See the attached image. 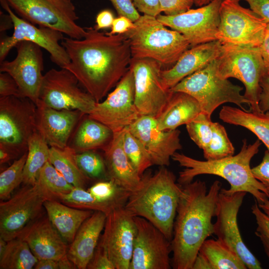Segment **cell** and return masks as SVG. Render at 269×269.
<instances>
[{
	"mask_svg": "<svg viewBox=\"0 0 269 269\" xmlns=\"http://www.w3.org/2000/svg\"><path fill=\"white\" fill-rule=\"evenodd\" d=\"M88 115L114 133L129 127L140 116L134 104V76L130 67L115 89Z\"/></svg>",
	"mask_w": 269,
	"mask_h": 269,
	"instance_id": "16",
	"label": "cell"
},
{
	"mask_svg": "<svg viewBox=\"0 0 269 269\" xmlns=\"http://www.w3.org/2000/svg\"><path fill=\"white\" fill-rule=\"evenodd\" d=\"M255 234L258 236L261 241L265 249V252L269 259V239L262 234H260L257 232H255Z\"/></svg>",
	"mask_w": 269,
	"mask_h": 269,
	"instance_id": "58",
	"label": "cell"
},
{
	"mask_svg": "<svg viewBox=\"0 0 269 269\" xmlns=\"http://www.w3.org/2000/svg\"><path fill=\"white\" fill-rule=\"evenodd\" d=\"M217 58L203 68L187 76L170 90L183 92L194 98L202 112L209 116L220 105L226 103L235 104L243 110L250 102L241 94L242 87L235 85L217 74Z\"/></svg>",
	"mask_w": 269,
	"mask_h": 269,
	"instance_id": "6",
	"label": "cell"
},
{
	"mask_svg": "<svg viewBox=\"0 0 269 269\" xmlns=\"http://www.w3.org/2000/svg\"><path fill=\"white\" fill-rule=\"evenodd\" d=\"M224 122L244 127L253 133L269 151V112H256L224 106L219 113Z\"/></svg>",
	"mask_w": 269,
	"mask_h": 269,
	"instance_id": "30",
	"label": "cell"
},
{
	"mask_svg": "<svg viewBox=\"0 0 269 269\" xmlns=\"http://www.w3.org/2000/svg\"><path fill=\"white\" fill-rule=\"evenodd\" d=\"M136 234L129 269H169L171 242L151 222L134 216Z\"/></svg>",
	"mask_w": 269,
	"mask_h": 269,
	"instance_id": "19",
	"label": "cell"
},
{
	"mask_svg": "<svg viewBox=\"0 0 269 269\" xmlns=\"http://www.w3.org/2000/svg\"><path fill=\"white\" fill-rule=\"evenodd\" d=\"M265 67L259 47L225 44L217 58V74L223 79L234 78L241 81L250 111L260 112V82Z\"/></svg>",
	"mask_w": 269,
	"mask_h": 269,
	"instance_id": "7",
	"label": "cell"
},
{
	"mask_svg": "<svg viewBox=\"0 0 269 269\" xmlns=\"http://www.w3.org/2000/svg\"><path fill=\"white\" fill-rule=\"evenodd\" d=\"M35 269H77L74 264L66 256L59 260H38Z\"/></svg>",
	"mask_w": 269,
	"mask_h": 269,
	"instance_id": "50",
	"label": "cell"
},
{
	"mask_svg": "<svg viewBox=\"0 0 269 269\" xmlns=\"http://www.w3.org/2000/svg\"><path fill=\"white\" fill-rule=\"evenodd\" d=\"M211 116L201 112L194 120L186 125L190 138L203 150L209 143L212 135Z\"/></svg>",
	"mask_w": 269,
	"mask_h": 269,
	"instance_id": "41",
	"label": "cell"
},
{
	"mask_svg": "<svg viewBox=\"0 0 269 269\" xmlns=\"http://www.w3.org/2000/svg\"><path fill=\"white\" fill-rule=\"evenodd\" d=\"M235 148L224 127L217 122L212 125V135L209 143L203 150L206 160H214L234 155Z\"/></svg>",
	"mask_w": 269,
	"mask_h": 269,
	"instance_id": "39",
	"label": "cell"
},
{
	"mask_svg": "<svg viewBox=\"0 0 269 269\" xmlns=\"http://www.w3.org/2000/svg\"><path fill=\"white\" fill-rule=\"evenodd\" d=\"M80 39L64 37L61 42L69 63L65 67L97 103L106 96L129 70L132 59L125 33L110 35L86 27Z\"/></svg>",
	"mask_w": 269,
	"mask_h": 269,
	"instance_id": "1",
	"label": "cell"
},
{
	"mask_svg": "<svg viewBox=\"0 0 269 269\" xmlns=\"http://www.w3.org/2000/svg\"><path fill=\"white\" fill-rule=\"evenodd\" d=\"M19 17L39 26L59 31L68 37L80 39L86 33L79 25L72 0H5Z\"/></svg>",
	"mask_w": 269,
	"mask_h": 269,
	"instance_id": "8",
	"label": "cell"
},
{
	"mask_svg": "<svg viewBox=\"0 0 269 269\" xmlns=\"http://www.w3.org/2000/svg\"><path fill=\"white\" fill-rule=\"evenodd\" d=\"M0 96L22 97L15 81L9 74L5 72H0Z\"/></svg>",
	"mask_w": 269,
	"mask_h": 269,
	"instance_id": "47",
	"label": "cell"
},
{
	"mask_svg": "<svg viewBox=\"0 0 269 269\" xmlns=\"http://www.w3.org/2000/svg\"><path fill=\"white\" fill-rule=\"evenodd\" d=\"M76 153L69 145L63 148L50 147L49 161L74 187L84 188L89 178L79 168Z\"/></svg>",
	"mask_w": 269,
	"mask_h": 269,
	"instance_id": "31",
	"label": "cell"
},
{
	"mask_svg": "<svg viewBox=\"0 0 269 269\" xmlns=\"http://www.w3.org/2000/svg\"><path fill=\"white\" fill-rule=\"evenodd\" d=\"M192 269H211L207 260L198 253L194 262Z\"/></svg>",
	"mask_w": 269,
	"mask_h": 269,
	"instance_id": "57",
	"label": "cell"
},
{
	"mask_svg": "<svg viewBox=\"0 0 269 269\" xmlns=\"http://www.w3.org/2000/svg\"><path fill=\"white\" fill-rule=\"evenodd\" d=\"M258 205L260 208L269 217V200L267 199L264 202L258 204Z\"/></svg>",
	"mask_w": 269,
	"mask_h": 269,
	"instance_id": "59",
	"label": "cell"
},
{
	"mask_svg": "<svg viewBox=\"0 0 269 269\" xmlns=\"http://www.w3.org/2000/svg\"><path fill=\"white\" fill-rule=\"evenodd\" d=\"M208 261L211 269H246L236 253L218 239H206L199 253Z\"/></svg>",
	"mask_w": 269,
	"mask_h": 269,
	"instance_id": "32",
	"label": "cell"
},
{
	"mask_svg": "<svg viewBox=\"0 0 269 269\" xmlns=\"http://www.w3.org/2000/svg\"><path fill=\"white\" fill-rule=\"evenodd\" d=\"M251 210L257 224L256 232L269 239V217L260 208L256 200L252 206Z\"/></svg>",
	"mask_w": 269,
	"mask_h": 269,
	"instance_id": "51",
	"label": "cell"
},
{
	"mask_svg": "<svg viewBox=\"0 0 269 269\" xmlns=\"http://www.w3.org/2000/svg\"><path fill=\"white\" fill-rule=\"evenodd\" d=\"M27 151L15 160L0 174V198L4 200L10 198L13 191L23 182V173Z\"/></svg>",
	"mask_w": 269,
	"mask_h": 269,
	"instance_id": "40",
	"label": "cell"
},
{
	"mask_svg": "<svg viewBox=\"0 0 269 269\" xmlns=\"http://www.w3.org/2000/svg\"><path fill=\"white\" fill-rule=\"evenodd\" d=\"M54 199L39 184L26 185L13 196L0 203V237L16 238L29 223L41 215L43 204Z\"/></svg>",
	"mask_w": 269,
	"mask_h": 269,
	"instance_id": "12",
	"label": "cell"
},
{
	"mask_svg": "<svg viewBox=\"0 0 269 269\" xmlns=\"http://www.w3.org/2000/svg\"><path fill=\"white\" fill-rule=\"evenodd\" d=\"M241 0H223L220 8L217 40L230 44L260 47L267 22L252 9L240 3Z\"/></svg>",
	"mask_w": 269,
	"mask_h": 269,
	"instance_id": "11",
	"label": "cell"
},
{
	"mask_svg": "<svg viewBox=\"0 0 269 269\" xmlns=\"http://www.w3.org/2000/svg\"><path fill=\"white\" fill-rule=\"evenodd\" d=\"M125 34L132 58H150L167 69L172 67L190 44L180 32L169 29L156 17L143 14Z\"/></svg>",
	"mask_w": 269,
	"mask_h": 269,
	"instance_id": "5",
	"label": "cell"
},
{
	"mask_svg": "<svg viewBox=\"0 0 269 269\" xmlns=\"http://www.w3.org/2000/svg\"><path fill=\"white\" fill-rule=\"evenodd\" d=\"M119 16H125L133 22L140 16L135 7L132 0H109Z\"/></svg>",
	"mask_w": 269,
	"mask_h": 269,
	"instance_id": "46",
	"label": "cell"
},
{
	"mask_svg": "<svg viewBox=\"0 0 269 269\" xmlns=\"http://www.w3.org/2000/svg\"><path fill=\"white\" fill-rule=\"evenodd\" d=\"M106 218L104 212L94 211L78 229L67 251L68 259L77 269H87L98 245Z\"/></svg>",
	"mask_w": 269,
	"mask_h": 269,
	"instance_id": "25",
	"label": "cell"
},
{
	"mask_svg": "<svg viewBox=\"0 0 269 269\" xmlns=\"http://www.w3.org/2000/svg\"><path fill=\"white\" fill-rule=\"evenodd\" d=\"M80 123L70 146L76 153L98 148L104 150L112 140L114 132L88 115Z\"/></svg>",
	"mask_w": 269,
	"mask_h": 269,
	"instance_id": "29",
	"label": "cell"
},
{
	"mask_svg": "<svg viewBox=\"0 0 269 269\" xmlns=\"http://www.w3.org/2000/svg\"><path fill=\"white\" fill-rule=\"evenodd\" d=\"M221 186L216 180L207 190L200 180L182 185L171 241L174 269H192L201 246L214 234L212 219Z\"/></svg>",
	"mask_w": 269,
	"mask_h": 269,
	"instance_id": "2",
	"label": "cell"
},
{
	"mask_svg": "<svg viewBox=\"0 0 269 269\" xmlns=\"http://www.w3.org/2000/svg\"><path fill=\"white\" fill-rule=\"evenodd\" d=\"M50 146L42 137L35 132L29 139L26 160L23 173V183L35 184L41 168L49 161Z\"/></svg>",
	"mask_w": 269,
	"mask_h": 269,
	"instance_id": "33",
	"label": "cell"
},
{
	"mask_svg": "<svg viewBox=\"0 0 269 269\" xmlns=\"http://www.w3.org/2000/svg\"><path fill=\"white\" fill-rule=\"evenodd\" d=\"M80 85L77 77L68 69H51L43 76L36 105L56 110H79L89 115L97 102Z\"/></svg>",
	"mask_w": 269,
	"mask_h": 269,
	"instance_id": "10",
	"label": "cell"
},
{
	"mask_svg": "<svg viewBox=\"0 0 269 269\" xmlns=\"http://www.w3.org/2000/svg\"><path fill=\"white\" fill-rule=\"evenodd\" d=\"M129 130L140 141L153 165L168 166L172 155L182 147L180 132L177 129L160 130L155 117L140 116L129 127Z\"/></svg>",
	"mask_w": 269,
	"mask_h": 269,
	"instance_id": "21",
	"label": "cell"
},
{
	"mask_svg": "<svg viewBox=\"0 0 269 269\" xmlns=\"http://www.w3.org/2000/svg\"><path fill=\"white\" fill-rule=\"evenodd\" d=\"M261 142L259 139L253 144L243 140L240 151L236 155L218 159L200 160L183 153L176 152L171 158L184 168L179 173L178 183L184 185L193 181L197 176L210 174L220 176L230 184L228 189L221 190L228 194L238 192L249 193L258 204L269 199L264 186L254 176L250 163L259 151Z\"/></svg>",
	"mask_w": 269,
	"mask_h": 269,
	"instance_id": "3",
	"label": "cell"
},
{
	"mask_svg": "<svg viewBox=\"0 0 269 269\" xmlns=\"http://www.w3.org/2000/svg\"><path fill=\"white\" fill-rule=\"evenodd\" d=\"M212 0H194V3L195 5L201 7L209 3Z\"/></svg>",
	"mask_w": 269,
	"mask_h": 269,
	"instance_id": "60",
	"label": "cell"
},
{
	"mask_svg": "<svg viewBox=\"0 0 269 269\" xmlns=\"http://www.w3.org/2000/svg\"><path fill=\"white\" fill-rule=\"evenodd\" d=\"M38 261L27 243L16 238L7 241L5 249L0 256V269H31Z\"/></svg>",
	"mask_w": 269,
	"mask_h": 269,
	"instance_id": "34",
	"label": "cell"
},
{
	"mask_svg": "<svg viewBox=\"0 0 269 269\" xmlns=\"http://www.w3.org/2000/svg\"><path fill=\"white\" fill-rule=\"evenodd\" d=\"M87 269H116L108 253L99 243L94 256L89 262Z\"/></svg>",
	"mask_w": 269,
	"mask_h": 269,
	"instance_id": "44",
	"label": "cell"
},
{
	"mask_svg": "<svg viewBox=\"0 0 269 269\" xmlns=\"http://www.w3.org/2000/svg\"><path fill=\"white\" fill-rule=\"evenodd\" d=\"M223 51V44L214 40L186 50L171 68L161 73L164 87L170 90L182 79L203 68L217 59Z\"/></svg>",
	"mask_w": 269,
	"mask_h": 269,
	"instance_id": "24",
	"label": "cell"
},
{
	"mask_svg": "<svg viewBox=\"0 0 269 269\" xmlns=\"http://www.w3.org/2000/svg\"><path fill=\"white\" fill-rule=\"evenodd\" d=\"M124 149L134 168L141 177L153 165L150 157L140 141L129 130L125 129L123 138Z\"/></svg>",
	"mask_w": 269,
	"mask_h": 269,
	"instance_id": "37",
	"label": "cell"
},
{
	"mask_svg": "<svg viewBox=\"0 0 269 269\" xmlns=\"http://www.w3.org/2000/svg\"><path fill=\"white\" fill-rule=\"evenodd\" d=\"M16 158L14 155L6 147L0 144V164L8 162L11 159Z\"/></svg>",
	"mask_w": 269,
	"mask_h": 269,
	"instance_id": "56",
	"label": "cell"
},
{
	"mask_svg": "<svg viewBox=\"0 0 269 269\" xmlns=\"http://www.w3.org/2000/svg\"><path fill=\"white\" fill-rule=\"evenodd\" d=\"M16 56L12 61L0 63V72L9 74L17 83L21 96L36 105L43 78L42 48L31 41L23 40L15 46Z\"/></svg>",
	"mask_w": 269,
	"mask_h": 269,
	"instance_id": "18",
	"label": "cell"
},
{
	"mask_svg": "<svg viewBox=\"0 0 269 269\" xmlns=\"http://www.w3.org/2000/svg\"><path fill=\"white\" fill-rule=\"evenodd\" d=\"M43 206L53 226L69 244L72 242L83 223L94 212L70 207L56 199L45 201Z\"/></svg>",
	"mask_w": 269,
	"mask_h": 269,
	"instance_id": "28",
	"label": "cell"
},
{
	"mask_svg": "<svg viewBox=\"0 0 269 269\" xmlns=\"http://www.w3.org/2000/svg\"><path fill=\"white\" fill-rule=\"evenodd\" d=\"M136 234L134 216L125 207L117 208L107 215L99 243L116 269H129Z\"/></svg>",
	"mask_w": 269,
	"mask_h": 269,
	"instance_id": "20",
	"label": "cell"
},
{
	"mask_svg": "<svg viewBox=\"0 0 269 269\" xmlns=\"http://www.w3.org/2000/svg\"><path fill=\"white\" fill-rule=\"evenodd\" d=\"M165 166L154 174H143L138 187L131 192L125 208L145 218L171 241L182 185Z\"/></svg>",
	"mask_w": 269,
	"mask_h": 269,
	"instance_id": "4",
	"label": "cell"
},
{
	"mask_svg": "<svg viewBox=\"0 0 269 269\" xmlns=\"http://www.w3.org/2000/svg\"><path fill=\"white\" fill-rule=\"evenodd\" d=\"M56 200L70 207L101 211L106 215L117 208L110 204L100 201L88 190L79 187H74L70 192L59 196Z\"/></svg>",
	"mask_w": 269,
	"mask_h": 269,
	"instance_id": "35",
	"label": "cell"
},
{
	"mask_svg": "<svg viewBox=\"0 0 269 269\" xmlns=\"http://www.w3.org/2000/svg\"><path fill=\"white\" fill-rule=\"evenodd\" d=\"M250 5V9L269 23V0H243Z\"/></svg>",
	"mask_w": 269,
	"mask_h": 269,
	"instance_id": "53",
	"label": "cell"
},
{
	"mask_svg": "<svg viewBox=\"0 0 269 269\" xmlns=\"http://www.w3.org/2000/svg\"><path fill=\"white\" fill-rule=\"evenodd\" d=\"M134 26V22L125 16L115 18L111 30L108 33L110 35L124 34Z\"/></svg>",
	"mask_w": 269,
	"mask_h": 269,
	"instance_id": "52",
	"label": "cell"
},
{
	"mask_svg": "<svg viewBox=\"0 0 269 269\" xmlns=\"http://www.w3.org/2000/svg\"><path fill=\"white\" fill-rule=\"evenodd\" d=\"M37 106L26 97H0V144L20 157L36 132Z\"/></svg>",
	"mask_w": 269,
	"mask_h": 269,
	"instance_id": "9",
	"label": "cell"
},
{
	"mask_svg": "<svg viewBox=\"0 0 269 269\" xmlns=\"http://www.w3.org/2000/svg\"><path fill=\"white\" fill-rule=\"evenodd\" d=\"M137 11L146 14L157 17L161 12L159 0H132Z\"/></svg>",
	"mask_w": 269,
	"mask_h": 269,
	"instance_id": "49",
	"label": "cell"
},
{
	"mask_svg": "<svg viewBox=\"0 0 269 269\" xmlns=\"http://www.w3.org/2000/svg\"><path fill=\"white\" fill-rule=\"evenodd\" d=\"M126 129L114 133L112 140L103 150L110 180L132 192L139 186L141 177L133 166L124 149Z\"/></svg>",
	"mask_w": 269,
	"mask_h": 269,
	"instance_id": "26",
	"label": "cell"
},
{
	"mask_svg": "<svg viewBox=\"0 0 269 269\" xmlns=\"http://www.w3.org/2000/svg\"><path fill=\"white\" fill-rule=\"evenodd\" d=\"M246 193L238 192L228 194L221 189L217 202L214 234L237 254L247 269H261L260 261L244 242L237 223L238 214Z\"/></svg>",
	"mask_w": 269,
	"mask_h": 269,
	"instance_id": "15",
	"label": "cell"
},
{
	"mask_svg": "<svg viewBox=\"0 0 269 269\" xmlns=\"http://www.w3.org/2000/svg\"><path fill=\"white\" fill-rule=\"evenodd\" d=\"M88 191L100 201L116 208L125 207L131 192L111 180L98 182Z\"/></svg>",
	"mask_w": 269,
	"mask_h": 269,
	"instance_id": "38",
	"label": "cell"
},
{
	"mask_svg": "<svg viewBox=\"0 0 269 269\" xmlns=\"http://www.w3.org/2000/svg\"><path fill=\"white\" fill-rule=\"evenodd\" d=\"M76 159L79 168L89 178H100L107 173L105 159L93 150L77 153Z\"/></svg>",
	"mask_w": 269,
	"mask_h": 269,
	"instance_id": "42",
	"label": "cell"
},
{
	"mask_svg": "<svg viewBox=\"0 0 269 269\" xmlns=\"http://www.w3.org/2000/svg\"><path fill=\"white\" fill-rule=\"evenodd\" d=\"M252 172L258 181L264 186L269 197V151H265L262 162L252 168Z\"/></svg>",
	"mask_w": 269,
	"mask_h": 269,
	"instance_id": "45",
	"label": "cell"
},
{
	"mask_svg": "<svg viewBox=\"0 0 269 269\" xmlns=\"http://www.w3.org/2000/svg\"><path fill=\"white\" fill-rule=\"evenodd\" d=\"M7 244V241L0 237V256L3 253Z\"/></svg>",
	"mask_w": 269,
	"mask_h": 269,
	"instance_id": "61",
	"label": "cell"
},
{
	"mask_svg": "<svg viewBox=\"0 0 269 269\" xmlns=\"http://www.w3.org/2000/svg\"><path fill=\"white\" fill-rule=\"evenodd\" d=\"M37 132L50 147L63 148L68 146L72 133L86 114L79 110H56L37 105Z\"/></svg>",
	"mask_w": 269,
	"mask_h": 269,
	"instance_id": "22",
	"label": "cell"
},
{
	"mask_svg": "<svg viewBox=\"0 0 269 269\" xmlns=\"http://www.w3.org/2000/svg\"><path fill=\"white\" fill-rule=\"evenodd\" d=\"M2 8L9 15L14 28L13 33L0 40V62L5 60L11 49L20 41H31L47 50L54 63L65 68L70 62L68 55L61 45L63 34L50 28L39 26L17 16L5 0H0Z\"/></svg>",
	"mask_w": 269,
	"mask_h": 269,
	"instance_id": "13",
	"label": "cell"
},
{
	"mask_svg": "<svg viewBox=\"0 0 269 269\" xmlns=\"http://www.w3.org/2000/svg\"><path fill=\"white\" fill-rule=\"evenodd\" d=\"M130 68L134 73V104L139 115L156 118L172 93L162 84V65L150 58H132Z\"/></svg>",
	"mask_w": 269,
	"mask_h": 269,
	"instance_id": "14",
	"label": "cell"
},
{
	"mask_svg": "<svg viewBox=\"0 0 269 269\" xmlns=\"http://www.w3.org/2000/svg\"><path fill=\"white\" fill-rule=\"evenodd\" d=\"M260 85L261 88L259 101L260 109L262 112H269V67H265Z\"/></svg>",
	"mask_w": 269,
	"mask_h": 269,
	"instance_id": "48",
	"label": "cell"
},
{
	"mask_svg": "<svg viewBox=\"0 0 269 269\" xmlns=\"http://www.w3.org/2000/svg\"><path fill=\"white\" fill-rule=\"evenodd\" d=\"M114 19V14L111 10L104 9L97 15L96 24L93 27L98 30L111 27Z\"/></svg>",
	"mask_w": 269,
	"mask_h": 269,
	"instance_id": "54",
	"label": "cell"
},
{
	"mask_svg": "<svg viewBox=\"0 0 269 269\" xmlns=\"http://www.w3.org/2000/svg\"><path fill=\"white\" fill-rule=\"evenodd\" d=\"M16 238L27 243L38 260H59L67 256V243L47 215H41L31 222Z\"/></svg>",
	"mask_w": 269,
	"mask_h": 269,
	"instance_id": "23",
	"label": "cell"
},
{
	"mask_svg": "<svg viewBox=\"0 0 269 269\" xmlns=\"http://www.w3.org/2000/svg\"><path fill=\"white\" fill-rule=\"evenodd\" d=\"M201 112L200 104L192 96L183 92H172L168 103L156 119L160 130L171 131L187 125Z\"/></svg>",
	"mask_w": 269,
	"mask_h": 269,
	"instance_id": "27",
	"label": "cell"
},
{
	"mask_svg": "<svg viewBox=\"0 0 269 269\" xmlns=\"http://www.w3.org/2000/svg\"><path fill=\"white\" fill-rule=\"evenodd\" d=\"M36 183L56 200L59 196L70 192L74 188L49 161L40 170Z\"/></svg>",
	"mask_w": 269,
	"mask_h": 269,
	"instance_id": "36",
	"label": "cell"
},
{
	"mask_svg": "<svg viewBox=\"0 0 269 269\" xmlns=\"http://www.w3.org/2000/svg\"><path fill=\"white\" fill-rule=\"evenodd\" d=\"M265 66L269 67V23L267 24L264 38L260 47Z\"/></svg>",
	"mask_w": 269,
	"mask_h": 269,
	"instance_id": "55",
	"label": "cell"
},
{
	"mask_svg": "<svg viewBox=\"0 0 269 269\" xmlns=\"http://www.w3.org/2000/svg\"><path fill=\"white\" fill-rule=\"evenodd\" d=\"M223 0H213L197 9L175 15L160 14L157 19L166 27L177 31L191 47L217 40L220 24V8Z\"/></svg>",
	"mask_w": 269,
	"mask_h": 269,
	"instance_id": "17",
	"label": "cell"
},
{
	"mask_svg": "<svg viewBox=\"0 0 269 269\" xmlns=\"http://www.w3.org/2000/svg\"><path fill=\"white\" fill-rule=\"evenodd\" d=\"M161 12L166 15H175L191 9L194 0H159Z\"/></svg>",
	"mask_w": 269,
	"mask_h": 269,
	"instance_id": "43",
	"label": "cell"
}]
</instances>
